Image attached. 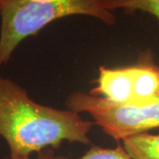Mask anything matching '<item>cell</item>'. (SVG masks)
<instances>
[{"mask_svg":"<svg viewBox=\"0 0 159 159\" xmlns=\"http://www.w3.org/2000/svg\"><path fill=\"white\" fill-rule=\"evenodd\" d=\"M93 125L74 111L35 102L21 86L0 77V136L9 146L11 158L59 148L64 141L89 144Z\"/></svg>","mask_w":159,"mask_h":159,"instance_id":"obj_1","label":"cell"},{"mask_svg":"<svg viewBox=\"0 0 159 159\" xmlns=\"http://www.w3.org/2000/svg\"><path fill=\"white\" fill-rule=\"evenodd\" d=\"M72 15L97 18L107 25H114L117 20L100 0H0V69L23 40Z\"/></svg>","mask_w":159,"mask_h":159,"instance_id":"obj_2","label":"cell"},{"mask_svg":"<svg viewBox=\"0 0 159 159\" xmlns=\"http://www.w3.org/2000/svg\"><path fill=\"white\" fill-rule=\"evenodd\" d=\"M89 94L118 105H144L159 101V65L151 49L142 51L130 66L99 67Z\"/></svg>","mask_w":159,"mask_h":159,"instance_id":"obj_3","label":"cell"},{"mask_svg":"<svg viewBox=\"0 0 159 159\" xmlns=\"http://www.w3.org/2000/svg\"><path fill=\"white\" fill-rule=\"evenodd\" d=\"M66 104L77 113L90 114L96 124L117 141L159 128V101L144 105H118L79 91L71 93Z\"/></svg>","mask_w":159,"mask_h":159,"instance_id":"obj_4","label":"cell"},{"mask_svg":"<svg viewBox=\"0 0 159 159\" xmlns=\"http://www.w3.org/2000/svg\"><path fill=\"white\" fill-rule=\"evenodd\" d=\"M122 145L134 159H159V134H134L124 138Z\"/></svg>","mask_w":159,"mask_h":159,"instance_id":"obj_5","label":"cell"},{"mask_svg":"<svg viewBox=\"0 0 159 159\" xmlns=\"http://www.w3.org/2000/svg\"><path fill=\"white\" fill-rule=\"evenodd\" d=\"M102 6L109 11L122 9L126 14L134 11L148 12L159 20V0H100Z\"/></svg>","mask_w":159,"mask_h":159,"instance_id":"obj_6","label":"cell"},{"mask_svg":"<svg viewBox=\"0 0 159 159\" xmlns=\"http://www.w3.org/2000/svg\"><path fill=\"white\" fill-rule=\"evenodd\" d=\"M37 159H134L126 152L123 145L118 144L115 148H103L92 146L90 149L79 158H67L57 156L51 150H43L38 154Z\"/></svg>","mask_w":159,"mask_h":159,"instance_id":"obj_7","label":"cell"},{"mask_svg":"<svg viewBox=\"0 0 159 159\" xmlns=\"http://www.w3.org/2000/svg\"><path fill=\"white\" fill-rule=\"evenodd\" d=\"M11 159H31L30 157H23V158H11Z\"/></svg>","mask_w":159,"mask_h":159,"instance_id":"obj_8","label":"cell"}]
</instances>
